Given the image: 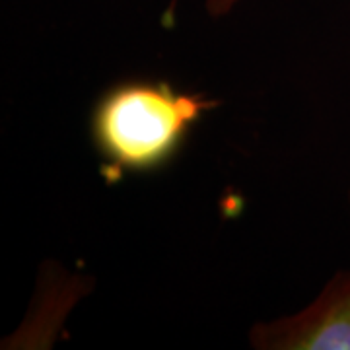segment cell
<instances>
[{"mask_svg":"<svg viewBox=\"0 0 350 350\" xmlns=\"http://www.w3.org/2000/svg\"><path fill=\"white\" fill-rule=\"evenodd\" d=\"M218 101L165 80L126 78L101 94L90 115V138L109 181L156 174L177 158L200 119Z\"/></svg>","mask_w":350,"mask_h":350,"instance_id":"6da1fadb","label":"cell"},{"mask_svg":"<svg viewBox=\"0 0 350 350\" xmlns=\"http://www.w3.org/2000/svg\"><path fill=\"white\" fill-rule=\"evenodd\" d=\"M239 0H206V10L211 16L218 18V16H226L232 12V8L238 4Z\"/></svg>","mask_w":350,"mask_h":350,"instance_id":"3957f363","label":"cell"},{"mask_svg":"<svg viewBox=\"0 0 350 350\" xmlns=\"http://www.w3.org/2000/svg\"><path fill=\"white\" fill-rule=\"evenodd\" d=\"M259 350H350V271L333 276L301 312L251 329Z\"/></svg>","mask_w":350,"mask_h":350,"instance_id":"7a4b0ae2","label":"cell"},{"mask_svg":"<svg viewBox=\"0 0 350 350\" xmlns=\"http://www.w3.org/2000/svg\"><path fill=\"white\" fill-rule=\"evenodd\" d=\"M349 206H350V191H349Z\"/></svg>","mask_w":350,"mask_h":350,"instance_id":"277c9868","label":"cell"}]
</instances>
